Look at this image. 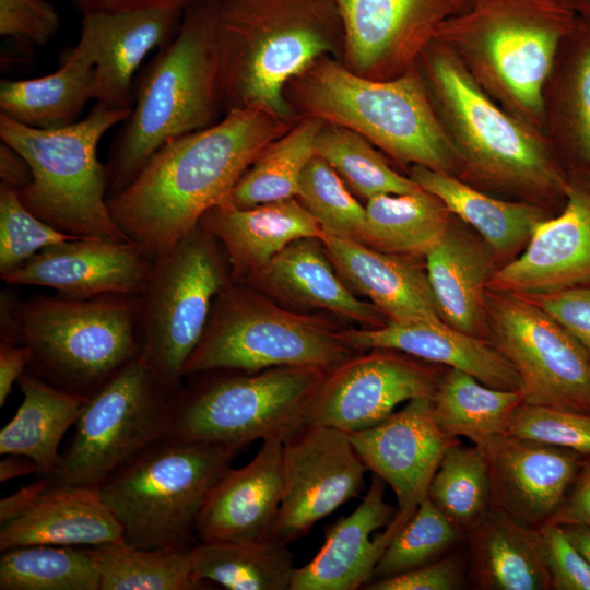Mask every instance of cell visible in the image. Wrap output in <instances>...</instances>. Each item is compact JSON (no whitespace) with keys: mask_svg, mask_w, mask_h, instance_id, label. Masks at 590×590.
<instances>
[{"mask_svg":"<svg viewBox=\"0 0 590 590\" xmlns=\"http://www.w3.org/2000/svg\"><path fill=\"white\" fill-rule=\"evenodd\" d=\"M576 15H590V0H552Z\"/></svg>","mask_w":590,"mask_h":590,"instance_id":"91938a15","label":"cell"},{"mask_svg":"<svg viewBox=\"0 0 590 590\" xmlns=\"http://www.w3.org/2000/svg\"><path fill=\"white\" fill-rule=\"evenodd\" d=\"M315 149L316 154L366 200L421 189L411 177L393 170L363 135L346 127L332 122L322 127Z\"/></svg>","mask_w":590,"mask_h":590,"instance_id":"b9f144b4","label":"cell"},{"mask_svg":"<svg viewBox=\"0 0 590 590\" xmlns=\"http://www.w3.org/2000/svg\"><path fill=\"white\" fill-rule=\"evenodd\" d=\"M453 215L439 243L425 256L426 273L441 319L465 333L487 340L485 294L496 271L489 246Z\"/></svg>","mask_w":590,"mask_h":590,"instance_id":"f1b7e54d","label":"cell"},{"mask_svg":"<svg viewBox=\"0 0 590 590\" xmlns=\"http://www.w3.org/2000/svg\"><path fill=\"white\" fill-rule=\"evenodd\" d=\"M438 367L394 350L358 352L329 370L307 424L345 433L373 427L403 402L433 399L444 373Z\"/></svg>","mask_w":590,"mask_h":590,"instance_id":"9a60e30c","label":"cell"},{"mask_svg":"<svg viewBox=\"0 0 590 590\" xmlns=\"http://www.w3.org/2000/svg\"><path fill=\"white\" fill-rule=\"evenodd\" d=\"M471 1L472 0H456L457 13L465 11L470 7Z\"/></svg>","mask_w":590,"mask_h":590,"instance_id":"94428289","label":"cell"},{"mask_svg":"<svg viewBox=\"0 0 590 590\" xmlns=\"http://www.w3.org/2000/svg\"><path fill=\"white\" fill-rule=\"evenodd\" d=\"M305 91L317 115L359 133L394 160L461 177V161L416 68L375 81L326 62Z\"/></svg>","mask_w":590,"mask_h":590,"instance_id":"9c48e42d","label":"cell"},{"mask_svg":"<svg viewBox=\"0 0 590 590\" xmlns=\"http://www.w3.org/2000/svg\"><path fill=\"white\" fill-rule=\"evenodd\" d=\"M174 397L138 357L88 397L49 476L62 484L98 486L169 434Z\"/></svg>","mask_w":590,"mask_h":590,"instance_id":"7c38bea8","label":"cell"},{"mask_svg":"<svg viewBox=\"0 0 590 590\" xmlns=\"http://www.w3.org/2000/svg\"><path fill=\"white\" fill-rule=\"evenodd\" d=\"M427 498L467 534L492 508L489 468L484 449L450 446L430 482Z\"/></svg>","mask_w":590,"mask_h":590,"instance_id":"60d3db41","label":"cell"},{"mask_svg":"<svg viewBox=\"0 0 590 590\" xmlns=\"http://www.w3.org/2000/svg\"><path fill=\"white\" fill-rule=\"evenodd\" d=\"M60 16L48 0H0V35L45 46L58 33Z\"/></svg>","mask_w":590,"mask_h":590,"instance_id":"7dc6e473","label":"cell"},{"mask_svg":"<svg viewBox=\"0 0 590 590\" xmlns=\"http://www.w3.org/2000/svg\"><path fill=\"white\" fill-rule=\"evenodd\" d=\"M358 352L342 330L282 309L246 286L228 282L214 302L185 376L281 366L331 369Z\"/></svg>","mask_w":590,"mask_h":590,"instance_id":"30bf717a","label":"cell"},{"mask_svg":"<svg viewBox=\"0 0 590 590\" xmlns=\"http://www.w3.org/2000/svg\"><path fill=\"white\" fill-rule=\"evenodd\" d=\"M120 541L121 526L102 500L98 486L52 479L25 511L0 523V552L36 544L90 547Z\"/></svg>","mask_w":590,"mask_h":590,"instance_id":"4316f807","label":"cell"},{"mask_svg":"<svg viewBox=\"0 0 590 590\" xmlns=\"http://www.w3.org/2000/svg\"><path fill=\"white\" fill-rule=\"evenodd\" d=\"M576 16L552 0H472L435 39L504 109L544 134V85Z\"/></svg>","mask_w":590,"mask_h":590,"instance_id":"277c9868","label":"cell"},{"mask_svg":"<svg viewBox=\"0 0 590 590\" xmlns=\"http://www.w3.org/2000/svg\"><path fill=\"white\" fill-rule=\"evenodd\" d=\"M505 434L590 456V414L523 402Z\"/></svg>","mask_w":590,"mask_h":590,"instance_id":"bcb514c9","label":"cell"},{"mask_svg":"<svg viewBox=\"0 0 590 590\" xmlns=\"http://www.w3.org/2000/svg\"><path fill=\"white\" fill-rule=\"evenodd\" d=\"M130 113L95 103L85 118L57 129L32 128L0 115L1 142L32 172L30 184L17 190L23 204L68 235L130 240L109 212L106 167L97 157L104 134Z\"/></svg>","mask_w":590,"mask_h":590,"instance_id":"52a82bcc","label":"cell"},{"mask_svg":"<svg viewBox=\"0 0 590 590\" xmlns=\"http://www.w3.org/2000/svg\"><path fill=\"white\" fill-rule=\"evenodd\" d=\"M153 262L131 240L75 238L42 250L1 279L12 285L49 287L68 298L141 296Z\"/></svg>","mask_w":590,"mask_h":590,"instance_id":"ac0fdd59","label":"cell"},{"mask_svg":"<svg viewBox=\"0 0 590 590\" xmlns=\"http://www.w3.org/2000/svg\"><path fill=\"white\" fill-rule=\"evenodd\" d=\"M528 298L558 320L590 356V283Z\"/></svg>","mask_w":590,"mask_h":590,"instance_id":"f907efd6","label":"cell"},{"mask_svg":"<svg viewBox=\"0 0 590 590\" xmlns=\"http://www.w3.org/2000/svg\"><path fill=\"white\" fill-rule=\"evenodd\" d=\"M387 484L373 474L362 503L326 530L324 543L296 569L291 590H357L373 580L392 533L397 508L385 500Z\"/></svg>","mask_w":590,"mask_h":590,"instance_id":"603a6c76","label":"cell"},{"mask_svg":"<svg viewBox=\"0 0 590 590\" xmlns=\"http://www.w3.org/2000/svg\"><path fill=\"white\" fill-rule=\"evenodd\" d=\"M88 546L36 544L1 552V590H99Z\"/></svg>","mask_w":590,"mask_h":590,"instance_id":"ab89813d","label":"cell"},{"mask_svg":"<svg viewBox=\"0 0 590 590\" xmlns=\"http://www.w3.org/2000/svg\"><path fill=\"white\" fill-rule=\"evenodd\" d=\"M487 340L512 364L524 402L590 414V356L530 298L486 290Z\"/></svg>","mask_w":590,"mask_h":590,"instance_id":"4fadbf2b","label":"cell"},{"mask_svg":"<svg viewBox=\"0 0 590 590\" xmlns=\"http://www.w3.org/2000/svg\"><path fill=\"white\" fill-rule=\"evenodd\" d=\"M343 20L347 52L359 70L402 68L422 56L456 0H332Z\"/></svg>","mask_w":590,"mask_h":590,"instance_id":"ffe728a7","label":"cell"},{"mask_svg":"<svg viewBox=\"0 0 590 590\" xmlns=\"http://www.w3.org/2000/svg\"><path fill=\"white\" fill-rule=\"evenodd\" d=\"M432 402L434 418L447 435L482 446L505 434L524 397L521 391L496 389L462 370L447 368Z\"/></svg>","mask_w":590,"mask_h":590,"instance_id":"8d00e7d4","label":"cell"},{"mask_svg":"<svg viewBox=\"0 0 590 590\" xmlns=\"http://www.w3.org/2000/svg\"><path fill=\"white\" fill-rule=\"evenodd\" d=\"M16 384L23 399L0 432V453L26 456L35 461L39 474L49 476L60 459L61 439L88 397L57 388L28 369Z\"/></svg>","mask_w":590,"mask_h":590,"instance_id":"836d02e7","label":"cell"},{"mask_svg":"<svg viewBox=\"0 0 590 590\" xmlns=\"http://www.w3.org/2000/svg\"><path fill=\"white\" fill-rule=\"evenodd\" d=\"M184 8L83 14L79 43L94 61L96 103L132 109L135 71L153 49L176 36Z\"/></svg>","mask_w":590,"mask_h":590,"instance_id":"44dd1931","label":"cell"},{"mask_svg":"<svg viewBox=\"0 0 590 590\" xmlns=\"http://www.w3.org/2000/svg\"><path fill=\"white\" fill-rule=\"evenodd\" d=\"M197 580L228 590H291L296 573L288 544L272 538L256 542H199L191 548Z\"/></svg>","mask_w":590,"mask_h":590,"instance_id":"d590c367","label":"cell"},{"mask_svg":"<svg viewBox=\"0 0 590 590\" xmlns=\"http://www.w3.org/2000/svg\"><path fill=\"white\" fill-rule=\"evenodd\" d=\"M589 283L590 177H574L560 213L538 224L522 252L496 269L487 288L534 297Z\"/></svg>","mask_w":590,"mask_h":590,"instance_id":"e0dca14e","label":"cell"},{"mask_svg":"<svg viewBox=\"0 0 590 590\" xmlns=\"http://www.w3.org/2000/svg\"><path fill=\"white\" fill-rule=\"evenodd\" d=\"M220 243L233 283L250 284L292 241L321 238L323 231L293 198L251 208L221 203L200 221Z\"/></svg>","mask_w":590,"mask_h":590,"instance_id":"484cf974","label":"cell"},{"mask_svg":"<svg viewBox=\"0 0 590 590\" xmlns=\"http://www.w3.org/2000/svg\"><path fill=\"white\" fill-rule=\"evenodd\" d=\"M420 59L434 110L461 161L460 179L546 209L564 205L570 179L547 138L495 102L438 40Z\"/></svg>","mask_w":590,"mask_h":590,"instance_id":"7a4b0ae2","label":"cell"},{"mask_svg":"<svg viewBox=\"0 0 590 590\" xmlns=\"http://www.w3.org/2000/svg\"><path fill=\"white\" fill-rule=\"evenodd\" d=\"M551 575V589L590 590V564L573 544L563 526L548 521L540 527Z\"/></svg>","mask_w":590,"mask_h":590,"instance_id":"c3c4849f","label":"cell"},{"mask_svg":"<svg viewBox=\"0 0 590 590\" xmlns=\"http://www.w3.org/2000/svg\"><path fill=\"white\" fill-rule=\"evenodd\" d=\"M367 467L347 433L306 424L282 444V497L271 538L290 544L365 488Z\"/></svg>","mask_w":590,"mask_h":590,"instance_id":"5bb4252c","label":"cell"},{"mask_svg":"<svg viewBox=\"0 0 590 590\" xmlns=\"http://www.w3.org/2000/svg\"><path fill=\"white\" fill-rule=\"evenodd\" d=\"M342 334L359 352L394 350L462 370L486 386L522 392L519 374L489 340L460 331L444 320L388 321L379 328L342 330Z\"/></svg>","mask_w":590,"mask_h":590,"instance_id":"cb8c5ba5","label":"cell"},{"mask_svg":"<svg viewBox=\"0 0 590 590\" xmlns=\"http://www.w3.org/2000/svg\"><path fill=\"white\" fill-rule=\"evenodd\" d=\"M240 451L167 434L129 459L98 485L122 541L142 550L193 547L201 507Z\"/></svg>","mask_w":590,"mask_h":590,"instance_id":"8992f818","label":"cell"},{"mask_svg":"<svg viewBox=\"0 0 590 590\" xmlns=\"http://www.w3.org/2000/svg\"><path fill=\"white\" fill-rule=\"evenodd\" d=\"M215 10L216 3L191 5L190 0L176 36L142 72L105 165L108 198L167 141L210 127L220 87Z\"/></svg>","mask_w":590,"mask_h":590,"instance_id":"5b68a950","label":"cell"},{"mask_svg":"<svg viewBox=\"0 0 590 590\" xmlns=\"http://www.w3.org/2000/svg\"><path fill=\"white\" fill-rule=\"evenodd\" d=\"M465 538L469 541L470 573L476 588L551 589L540 528L491 508Z\"/></svg>","mask_w":590,"mask_h":590,"instance_id":"f546056e","label":"cell"},{"mask_svg":"<svg viewBox=\"0 0 590 590\" xmlns=\"http://www.w3.org/2000/svg\"><path fill=\"white\" fill-rule=\"evenodd\" d=\"M320 240L337 271L388 321L442 320L427 273L408 257L324 233Z\"/></svg>","mask_w":590,"mask_h":590,"instance_id":"83f0119b","label":"cell"},{"mask_svg":"<svg viewBox=\"0 0 590 590\" xmlns=\"http://www.w3.org/2000/svg\"><path fill=\"white\" fill-rule=\"evenodd\" d=\"M333 268L320 238H300L279 252L250 284L283 299L341 315L366 328L385 326L388 319L384 312L351 293Z\"/></svg>","mask_w":590,"mask_h":590,"instance_id":"4dcf8cb0","label":"cell"},{"mask_svg":"<svg viewBox=\"0 0 590 590\" xmlns=\"http://www.w3.org/2000/svg\"><path fill=\"white\" fill-rule=\"evenodd\" d=\"M410 177L438 197L448 210L477 233L497 259L523 250L547 209L522 200H504L449 174L413 165Z\"/></svg>","mask_w":590,"mask_h":590,"instance_id":"1f68e13d","label":"cell"},{"mask_svg":"<svg viewBox=\"0 0 590 590\" xmlns=\"http://www.w3.org/2000/svg\"><path fill=\"white\" fill-rule=\"evenodd\" d=\"M34 473H39V469L35 461L26 456L10 453L0 461V482Z\"/></svg>","mask_w":590,"mask_h":590,"instance_id":"6f0895ef","label":"cell"},{"mask_svg":"<svg viewBox=\"0 0 590 590\" xmlns=\"http://www.w3.org/2000/svg\"><path fill=\"white\" fill-rule=\"evenodd\" d=\"M362 244L403 256H426L448 231L453 214L427 190L367 200Z\"/></svg>","mask_w":590,"mask_h":590,"instance_id":"e575fe53","label":"cell"},{"mask_svg":"<svg viewBox=\"0 0 590 590\" xmlns=\"http://www.w3.org/2000/svg\"><path fill=\"white\" fill-rule=\"evenodd\" d=\"M283 439L262 441L244 467L229 468L209 492L197 520L199 542L271 538L282 497Z\"/></svg>","mask_w":590,"mask_h":590,"instance_id":"7402d4cb","label":"cell"},{"mask_svg":"<svg viewBox=\"0 0 590 590\" xmlns=\"http://www.w3.org/2000/svg\"><path fill=\"white\" fill-rule=\"evenodd\" d=\"M550 521L560 526L578 524L590 528V456H582L562 505Z\"/></svg>","mask_w":590,"mask_h":590,"instance_id":"816d5d0a","label":"cell"},{"mask_svg":"<svg viewBox=\"0 0 590 590\" xmlns=\"http://www.w3.org/2000/svg\"><path fill=\"white\" fill-rule=\"evenodd\" d=\"M464 560L459 553L418 568L367 583L365 590H457L464 587Z\"/></svg>","mask_w":590,"mask_h":590,"instance_id":"681fc988","label":"cell"},{"mask_svg":"<svg viewBox=\"0 0 590 590\" xmlns=\"http://www.w3.org/2000/svg\"><path fill=\"white\" fill-rule=\"evenodd\" d=\"M544 134L569 179L590 177V15H577L543 90Z\"/></svg>","mask_w":590,"mask_h":590,"instance_id":"d4e9b609","label":"cell"},{"mask_svg":"<svg viewBox=\"0 0 590 590\" xmlns=\"http://www.w3.org/2000/svg\"><path fill=\"white\" fill-rule=\"evenodd\" d=\"M221 245L200 222L156 257L141 295L140 357L173 396L208 326L214 302L229 282Z\"/></svg>","mask_w":590,"mask_h":590,"instance_id":"8fae6325","label":"cell"},{"mask_svg":"<svg viewBox=\"0 0 590 590\" xmlns=\"http://www.w3.org/2000/svg\"><path fill=\"white\" fill-rule=\"evenodd\" d=\"M465 535L426 498L392 538L373 580L402 574L449 554Z\"/></svg>","mask_w":590,"mask_h":590,"instance_id":"7bdbcfd3","label":"cell"},{"mask_svg":"<svg viewBox=\"0 0 590 590\" xmlns=\"http://www.w3.org/2000/svg\"><path fill=\"white\" fill-rule=\"evenodd\" d=\"M50 482L51 479L49 476L43 475L38 481L25 485L13 494L1 498L0 523L7 522L25 511Z\"/></svg>","mask_w":590,"mask_h":590,"instance_id":"11a10c76","label":"cell"},{"mask_svg":"<svg viewBox=\"0 0 590 590\" xmlns=\"http://www.w3.org/2000/svg\"><path fill=\"white\" fill-rule=\"evenodd\" d=\"M267 113L229 110L220 122L167 141L119 193L109 212L123 234L155 259L223 203L271 140Z\"/></svg>","mask_w":590,"mask_h":590,"instance_id":"6da1fadb","label":"cell"},{"mask_svg":"<svg viewBox=\"0 0 590 590\" xmlns=\"http://www.w3.org/2000/svg\"><path fill=\"white\" fill-rule=\"evenodd\" d=\"M94 76L93 58L78 42L57 71L35 79L1 80L0 115L37 129L73 125L94 99Z\"/></svg>","mask_w":590,"mask_h":590,"instance_id":"d6a6232c","label":"cell"},{"mask_svg":"<svg viewBox=\"0 0 590 590\" xmlns=\"http://www.w3.org/2000/svg\"><path fill=\"white\" fill-rule=\"evenodd\" d=\"M330 369L281 366L259 371H211L174 397L169 434L243 450L256 440L285 439L307 424Z\"/></svg>","mask_w":590,"mask_h":590,"instance_id":"ba28073f","label":"cell"},{"mask_svg":"<svg viewBox=\"0 0 590 590\" xmlns=\"http://www.w3.org/2000/svg\"><path fill=\"white\" fill-rule=\"evenodd\" d=\"M481 447L489 468L492 508L536 528L556 514L582 459L573 450L508 434Z\"/></svg>","mask_w":590,"mask_h":590,"instance_id":"d6986e66","label":"cell"},{"mask_svg":"<svg viewBox=\"0 0 590 590\" xmlns=\"http://www.w3.org/2000/svg\"><path fill=\"white\" fill-rule=\"evenodd\" d=\"M0 177L1 182L16 190L27 186L32 179V172L27 162L3 142L0 145Z\"/></svg>","mask_w":590,"mask_h":590,"instance_id":"9f6ffc18","label":"cell"},{"mask_svg":"<svg viewBox=\"0 0 590 590\" xmlns=\"http://www.w3.org/2000/svg\"><path fill=\"white\" fill-rule=\"evenodd\" d=\"M573 544L590 564V528L578 524L563 526Z\"/></svg>","mask_w":590,"mask_h":590,"instance_id":"680465c9","label":"cell"},{"mask_svg":"<svg viewBox=\"0 0 590 590\" xmlns=\"http://www.w3.org/2000/svg\"><path fill=\"white\" fill-rule=\"evenodd\" d=\"M321 129L320 120L310 119L267 146L223 203L251 208L297 196L303 169L316 154V139Z\"/></svg>","mask_w":590,"mask_h":590,"instance_id":"f35d334b","label":"cell"},{"mask_svg":"<svg viewBox=\"0 0 590 590\" xmlns=\"http://www.w3.org/2000/svg\"><path fill=\"white\" fill-rule=\"evenodd\" d=\"M30 364L28 350L19 343L0 340V406H3L10 396L13 385Z\"/></svg>","mask_w":590,"mask_h":590,"instance_id":"f5cc1de1","label":"cell"},{"mask_svg":"<svg viewBox=\"0 0 590 590\" xmlns=\"http://www.w3.org/2000/svg\"><path fill=\"white\" fill-rule=\"evenodd\" d=\"M297 196L324 234L362 243L366 211L339 174L315 154L303 169Z\"/></svg>","mask_w":590,"mask_h":590,"instance_id":"ee69618b","label":"cell"},{"mask_svg":"<svg viewBox=\"0 0 590 590\" xmlns=\"http://www.w3.org/2000/svg\"><path fill=\"white\" fill-rule=\"evenodd\" d=\"M82 13L119 12L148 8H184L190 0H70Z\"/></svg>","mask_w":590,"mask_h":590,"instance_id":"db71d44e","label":"cell"},{"mask_svg":"<svg viewBox=\"0 0 590 590\" xmlns=\"http://www.w3.org/2000/svg\"><path fill=\"white\" fill-rule=\"evenodd\" d=\"M192 548V547H191ZM191 548H135L123 541L90 546L99 574V590H200Z\"/></svg>","mask_w":590,"mask_h":590,"instance_id":"74e56055","label":"cell"},{"mask_svg":"<svg viewBox=\"0 0 590 590\" xmlns=\"http://www.w3.org/2000/svg\"><path fill=\"white\" fill-rule=\"evenodd\" d=\"M81 238L68 235L32 213L17 190L0 184V275H4L42 250Z\"/></svg>","mask_w":590,"mask_h":590,"instance_id":"f6af8a7d","label":"cell"},{"mask_svg":"<svg viewBox=\"0 0 590 590\" xmlns=\"http://www.w3.org/2000/svg\"><path fill=\"white\" fill-rule=\"evenodd\" d=\"M347 435L367 470L394 493L397 515L388 526L396 534L427 498L447 449L459 442L437 425L430 398L412 399L381 423Z\"/></svg>","mask_w":590,"mask_h":590,"instance_id":"2e32d148","label":"cell"},{"mask_svg":"<svg viewBox=\"0 0 590 590\" xmlns=\"http://www.w3.org/2000/svg\"><path fill=\"white\" fill-rule=\"evenodd\" d=\"M141 296H1V339L24 345L28 370L62 390L92 396L140 357Z\"/></svg>","mask_w":590,"mask_h":590,"instance_id":"3957f363","label":"cell"}]
</instances>
